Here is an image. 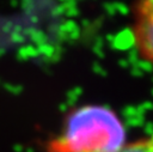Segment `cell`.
Wrapping results in <instances>:
<instances>
[{"instance_id": "obj_1", "label": "cell", "mask_w": 153, "mask_h": 152, "mask_svg": "<svg viewBox=\"0 0 153 152\" xmlns=\"http://www.w3.org/2000/svg\"><path fill=\"white\" fill-rule=\"evenodd\" d=\"M124 141L126 128L117 114L108 107L88 104L68 114L49 152H118Z\"/></svg>"}, {"instance_id": "obj_3", "label": "cell", "mask_w": 153, "mask_h": 152, "mask_svg": "<svg viewBox=\"0 0 153 152\" xmlns=\"http://www.w3.org/2000/svg\"><path fill=\"white\" fill-rule=\"evenodd\" d=\"M118 152H153V135L126 144Z\"/></svg>"}, {"instance_id": "obj_2", "label": "cell", "mask_w": 153, "mask_h": 152, "mask_svg": "<svg viewBox=\"0 0 153 152\" xmlns=\"http://www.w3.org/2000/svg\"><path fill=\"white\" fill-rule=\"evenodd\" d=\"M133 38L137 54L153 66V0L140 1L131 10Z\"/></svg>"}]
</instances>
